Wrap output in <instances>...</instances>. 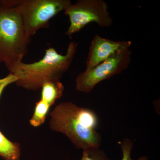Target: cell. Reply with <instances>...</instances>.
I'll return each mask as SVG.
<instances>
[{"label": "cell", "mask_w": 160, "mask_h": 160, "mask_svg": "<svg viewBox=\"0 0 160 160\" xmlns=\"http://www.w3.org/2000/svg\"><path fill=\"white\" fill-rule=\"evenodd\" d=\"M49 117V128L65 135L76 149L84 150L102 145V136L97 131L98 117L92 109L63 102L52 110Z\"/></svg>", "instance_id": "1"}, {"label": "cell", "mask_w": 160, "mask_h": 160, "mask_svg": "<svg viewBox=\"0 0 160 160\" xmlns=\"http://www.w3.org/2000/svg\"><path fill=\"white\" fill-rule=\"evenodd\" d=\"M78 46L74 41L70 42L65 55L59 54L54 48L49 47L39 61L31 63L21 61L8 70L17 77L15 83L18 87L37 91L46 82L60 81L71 66Z\"/></svg>", "instance_id": "2"}, {"label": "cell", "mask_w": 160, "mask_h": 160, "mask_svg": "<svg viewBox=\"0 0 160 160\" xmlns=\"http://www.w3.org/2000/svg\"><path fill=\"white\" fill-rule=\"evenodd\" d=\"M31 38L27 33L18 6L0 1V62L8 69L22 61Z\"/></svg>", "instance_id": "3"}, {"label": "cell", "mask_w": 160, "mask_h": 160, "mask_svg": "<svg viewBox=\"0 0 160 160\" xmlns=\"http://www.w3.org/2000/svg\"><path fill=\"white\" fill-rule=\"evenodd\" d=\"M18 6L27 33L30 37L42 28H48L49 22L72 4L70 0H9Z\"/></svg>", "instance_id": "4"}, {"label": "cell", "mask_w": 160, "mask_h": 160, "mask_svg": "<svg viewBox=\"0 0 160 160\" xmlns=\"http://www.w3.org/2000/svg\"><path fill=\"white\" fill-rule=\"evenodd\" d=\"M64 13L69 18L70 25L66 34L70 37L89 23L95 22L104 28L113 24L108 5L104 0H79L75 4L72 3Z\"/></svg>", "instance_id": "5"}, {"label": "cell", "mask_w": 160, "mask_h": 160, "mask_svg": "<svg viewBox=\"0 0 160 160\" xmlns=\"http://www.w3.org/2000/svg\"><path fill=\"white\" fill-rule=\"evenodd\" d=\"M130 48L123 49L90 69H86L75 80L78 91L89 93L104 80L120 74L129 67L131 61Z\"/></svg>", "instance_id": "6"}, {"label": "cell", "mask_w": 160, "mask_h": 160, "mask_svg": "<svg viewBox=\"0 0 160 160\" xmlns=\"http://www.w3.org/2000/svg\"><path fill=\"white\" fill-rule=\"evenodd\" d=\"M131 41H116L95 34L91 44L87 61L86 69H90L123 49L131 47Z\"/></svg>", "instance_id": "7"}, {"label": "cell", "mask_w": 160, "mask_h": 160, "mask_svg": "<svg viewBox=\"0 0 160 160\" xmlns=\"http://www.w3.org/2000/svg\"><path fill=\"white\" fill-rule=\"evenodd\" d=\"M41 89V100L51 106L62 96L64 86L60 81H51L44 83Z\"/></svg>", "instance_id": "8"}, {"label": "cell", "mask_w": 160, "mask_h": 160, "mask_svg": "<svg viewBox=\"0 0 160 160\" xmlns=\"http://www.w3.org/2000/svg\"><path fill=\"white\" fill-rule=\"evenodd\" d=\"M20 156L19 144L8 139L0 131V156L6 160H18Z\"/></svg>", "instance_id": "9"}, {"label": "cell", "mask_w": 160, "mask_h": 160, "mask_svg": "<svg viewBox=\"0 0 160 160\" xmlns=\"http://www.w3.org/2000/svg\"><path fill=\"white\" fill-rule=\"evenodd\" d=\"M50 107L43 100L41 99L37 102L33 115L29 120L30 125L34 127H38L42 125L46 121Z\"/></svg>", "instance_id": "10"}, {"label": "cell", "mask_w": 160, "mask_h": 160, "mask_svg": "<svg viewBox=\"0 0 160 160\" xmlns=\"http://www.w3.org/2000/svg\"><path fill=\"white\" fill-rule=\"evenodd\" d=\"M81 160H110L106 152L100 147H92L83 150Z\"/></svg>", "instance_id": "11"}, {"label": "cell", "mask_w": 160, "mask_h": 160, "mask_svg": "<svg viewBox=\"0 0 160 160\" xmlns=\"http://www.w3.org/2000/svg\"><path fill=\"white\" fill-rule=\"evenodd\" d=\"M121 145V149L122 152V158L121 160H149V158L147 156H142L137 160L132 158L131 152L134 145L130 139L127 138L124 139Z\"/></svg>", "instance_id": "12"}, {"label": "cell", "mask_w": 160, "mask_h": 160, "mask_svg": "<svg viewBox=\"0 0 160 160\" xmlns=\"http://www.w3.org/2000/svg\"><path fill=\"white\" fill-rule=\"evenodd\" d=\"M18 80L17 77L10 72L6 77L0 79V98L4 89L10 84L15 83Z\"/></svg>", "instance_id": "13"}]
</instances>
